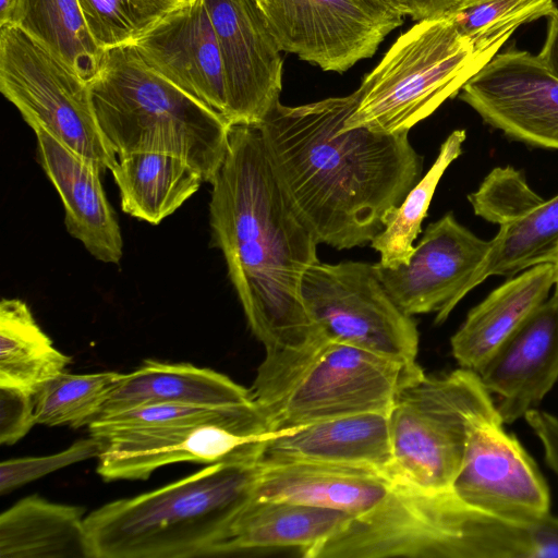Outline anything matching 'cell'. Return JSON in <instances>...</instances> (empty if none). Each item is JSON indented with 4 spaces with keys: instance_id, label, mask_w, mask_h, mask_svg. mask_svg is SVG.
<instances>
[{
    "instance_id": "cell-5",
    "label": "cell",
    "mask_w": 558,
    "mask_h": 558,
    "mask_svg": "<svg viewBox=\"0 0 558 558\" xmlns=\"http://www.w3.org/2000/svg\"><path fill=\"white\" fill-rule=\"evenodd\" d=\"M89 85L93 108L117 156H178L211 183L226 157L231 124L154 71L132 44L105 50Z\"/></svg>"
},
{
    "instance_id": "cell-40",
    "label": "cell",
    "mask_w": 558,
    "mask_h": 558,
    "mask_svg": "<svg viewBox=\"0 0 558 558\" xmlns=\"http://www.w3.org/2000/svg\"><path fill=\"white\" fill-rule=\"evenodd\" d=\"M19 0H0V26L11 23Z\"/></svg>"
},
{
    "instance_id": "cell-7",
    "label": "cell",
    "mask_w": 558,
    "mask_h": 558,
    "mask_svg": "<svg viewBox=\"0 0 558 558\" xmlns=\"http://www.w3.org/2000/svg\"><path fill=\"white\" fill-rule=\"evenodd\" d=\"M493 418L501 417L476 372L423 374L399 391L388 414L391 474L426 492L450 489L471 433Z\"/></svg>"
},
{
    "instance_id": "cell-33",
    "label": "cell",
    "mask_w": 558,
    "mask_h": 558,
    "mask_svg": "<svg viewBox=\"0 0 558 558\" xmlns=\"http://www.w3.org/2000/svg\"><path fill=\"white\" fill-rule=\"evenodd\" d=\"M99 48L132 44L170 11L190 0H77Z\"/></svg>"
},
{
    "instance_id": "cell-3",
    "label": "cell",
    "mask_w": 558,
    "mask_h": 558,
    "mask_svg": "<svg viewBox=\"0 0 558 558\" xmlns=\"http://www.w3.org/2000/svg\"><path fill=\"white\" fill-rule=\"evenodd\" d=\"M533 525L400 481L369 511L352 517L304 558H533Z\"/></svg>"
},
{
    "instance_id": "cell-13",
    "label": "cell",
    "mask_w": 558,
    "mask_h": 558,
    "mask_svg": "<svg viewBox=\"0 0 558 558\" xmlns=\"http://www.w3.org/2000/svg\"><path fill=\"white\" fill-rule=\"evenodd\" d=\"M490 245L492 240L478 238L448 213L426 227L407 265L373 266L403 313H435V323L442 324L468 294L466 287Z\"/></svg>"
},
{
    "instance_id": "cell-20",
    "label": "cell",
    "mask_w": 558,
    "mask_h": 558,
    "mask_svg": "<svg viewBox=\"0 0 558 558\" xmlns=\"http://www.w3.org/2000/svg\"><path fill=\"white\" fill-rule=\"evenodd\" d=\"M256 462L360 465L390 471L388 414L360 413L279 432L260 444Z\"/></svg>"
},
{
    "instance_id": "cell-34",
    "label": "cell",
    "mask_w": 558,
    "mask_h": 558,
    "mask_svg": "<svg viewBox=\"0 0 558 558\" xmlns=\"http://www.w3.org/2000/svg\"><path fill=\"white\" fill-rule=\"evenodd\" d=\"M468 199L475 215L499 227L544 201L529 186L523 174L511 167L495 168Z\"/></svg>"
},
{
    "instance_id": "cell-42",
    "label": "cell",
    "mask_w": 558,
    "mask_h": 558,
    "mask_svg": "<svg viewBox=\"0 0 558 558\" xmlns=\"http://www.w3.org/2000/svg\"><path fill=\"white\" fill-rule=\"evenodd\" d=\"M556 266H557V271H558V258H557V262H556ZM557 281H558V279H557Z\"/></svg>"
},
{
    "instance_id": "cell-28",
    "label": "cell",
    "mask_w": 558,
    "mask_h": 558,
    "mask_svg": "<svg viewBox=\"0 0 558 558\" xmlns=\"http://www.w3.org/2000/svg\"><path fill=\"white\" fill-rule=\"evenodd\" d=\"M558 258V194L518 219L500 226L483 263L472 276L468 293L492 276L512 277Z\"/></svg>"
},
{
    "instance_id": "cell-10",
    "label": "cell",
    "mask_w": 558,
    "mask_h": 558,
    "mask_svg": "<svg viewBox=\"0 0 558 558\" xmlns=\"http://www.w3.org/2000/svg\"><path fill=\"white\" fill-rule=\"evenodd\" d=\"M276 434L256 403L195 421L113 430L96 436L105 444L97 473L105 481L146 480L178 462H254L260 444Z\"/></svg>"
},
{
    "instance_id": "cell-31",
    "label": "cell",
    "mask_w": 558,
    "mask_h": 558,
    "mask_svg": "<svg viewBox=\"0 0 558 558\" xmlns=\"http://www.w3.org/2000/svg\"><path fill=\"white\" fill-rule=\"evenodd\" d=\"M123 374L61 373L34 393L36 424L46 426H88L101 412Z\"/></svg>"
},
{
    "instance_id": "cell-30",
    "label": "cell",
    "mask_w": 558,
    "mask_h": 558,
    "mask_svg": "<svg viewBox=\"0 0 558 558\" xmlns=\"http://www.w3.org/2000/svg\"><path fill=\"white\" fill-rule=\"evenodd\" d=\"M465 138V130H454L448 135L433 166L409 191L385 229L371 242L380 255L379 264L395 268L409 263L414 252L413 242L422 231L436 187L447 168L462 154Z\"/></svg>"
},
{
    "instance_id": "cell-19",
    "label": "cell",
    "mask_w": 558,
    "mask_h": 558,
    "mask_svg": "<svg viewBox=\"0 0 558 558\" xmlns=\"http://www.w3.org/2000/svg\"><path fill=\"white\" fill-rule=\"evenodd\" d=\"M32 129L37 138L39 162L63 203L66 230L95 258L119 263L123 241L101 185L102 168L66 147L43 128Z\"/></svg>"
},
{
    "instance_id": "cell-35",
    "label": "cell",
    "mask_w": 558,
    "mask_h": 558,
    "mask_svg": "<svg viewBox=\"0 0 558 558\" xmlns=\"http://www.w3.org/2000/svg\"><path fill=\"white\" fill-rule=\"evenodd\" d=\"M104 446L101 438L90 435V437L80 439L57 453L2 461L0 464V494L3 496L24 484L71 464L98 458Z\"/></svg>"
},
{
    "instance_id": "cell-4",
    "label": "cell",
    "mask_w": 558,
    "mask_h": 558,
    "mask_svg": "<svg viewBox=\"0 0 558 558\" xmlns=\"http://www.w3.org/2000/svg\"><path fill=\"white\" fill-rule=\"evenodd\" d=\"M257 462H221L84 518L92 558L214 556L251 495Z\"/></svg>"
},
{
    "instance_id": "cell-23",
    "label": "cell",
    "mask_w": 558,
    "mask_h": 558,
    "mask_svg": "<svg viewBox=\"0 0 558 558\" xmlns=\"http://www.w3.org/2000/svg\"><path fill=\"white\" fill-rule=\"evenodd\" d=\"M348 519L347 513L330 508L250 495L214 556L278 548H298L303 555Z\"/></svg>"
},
{
    "instance_id": "cell-36",
    "label": "cell",
    "mask_w": 558,
    "mask_h": 558,
    "mask_svg": "<svg viewBox=\"0 0 558 558\" xmlns=\"http://www.w3.org/2000/svg\"><path fill=\"white\" fill-rule=\"evenodd\" d=\"M36 424L34 395L0 386V442L13 445Z\"/></svg>"
},
{
    "instance_id": "cell-37",
    "label": "cell",
    "mask_w": 558,
    "mask_h": 558,
    "mask_svg": "<svg viewBox=\"0 0 558 558\" xmlns=\"http://www.w3.org/2000/svg\"><path fill=\"white\" fill-rule=\"evenodd\" d=\"M524 418L541 440L547 464L558 475V417L535 408Z\"/></svg>"
},
{
    "instance_id": "cell-39",
    "label": "cell",
    "mask_w": 558,
    "mask_h": 558,
    "mask_svg": "<svg viewBox=\"0 0 558 558\" xmlns=\"http://www.w3.org/2000/svg\"><path fill=\"white\" fill-rule=\"evenodd\" d=\"M548 19L546 39L536 57L549 74L558 80V12Z\"/></svg>"
},
{
    "instance_id": "cell-11",
    "label": "cell",
    "mask_w": 558,
    "mask_h": 558,
    "mask_svg": "<svg viewBox=\"0 0 558 558\" xmlns=\"http://www.w3.org/2000/svg\"><path fill=\"white\" fill-rule=\"evenodd\" d=\"M302 299L328 340L417 364L416 324L392 301L373 264L319 260L303 277Z\"/></svg>"
},
{
    "instance_id": "cell-8",
    "label": "cell",
    "mask_w": 558,
    "mask_h": 558,
    "mask_svg": "<svg viewBox=\"0 0 558 558\" xmlns=\"http://www.w3.org/2000/svg\"><path fill=\"white\" fill-rule=\"evenodd\" d=\"M423 374L418 364L327 340L256 404L271 433L360 413L389 414L399 391Z\"/></svg>"
},
{
    "instance_id": "cell-29",
    "label": "cell",
    "mask_w": 558,
    "mask_h": 558,
    "mask_svg": "<svg viewBox=\"0 0 558 558\" xmlns=\"http://www.w3.org/2000/svg\"><path fill=\"white\" fill-rule=\"evenodd\" d=\"M23 28L90 82L105 50L94 41L77 0H19L11 23Z\"/></svg>"
},
{
    "instance_id": "cell-27",
    "label": "cell",
    "mask_w": 558,
    "mask_h": 558,
    "mask_svg": "<svg viewBox=\"0 0 558 558\" xmlns=\"http://www.w3.org/2000/svg\"><path fill=\"white\" fill-rule=\"evenodd\" d=\"M70 362L69 355L53 347L23 301H1L0 386L34 395L63 373Z\"/></svg>"
},
{
    "instance_id": "cell-16",
    "label": "cell",
    "mask_w": 558,
    "mask_h": 558,
    "mask_svg": "<svg viewBox=\"0 0 558 558\" xmlns=\"http://www.w3.org/2000/svg\"><path fill=\"white\" fill-rule=\"evenodd\" d=\"M220 48L231 125L257 126L280 101L282 52L252 0H205Z\"/></svg>"
},
{
    "instance_id": "cell-6",
    "label": "cell",
    "mask_w": 558,
    "mask_h": 558,
    "mask_svg": "<svg viewBox=\"0 0 558 558\" xmlns=\"http://www.w3.org/2000/svg\"><path fill=\"white\" fill-rule=\"evenodd\" d=\"M490 60L474 49L448 15L417 21L364 76L344 129L409 132L459 95Z\"/></svg>"
},
{
    "instance_id": "cell-9",
    "label": "cell",
    "mask_w": 558,
    "mask_h": 558,
    "mask_svg": "<svg viewBox=\"0 0 558 558\" xmlns=\"http://www.w3.org/2000/svg\"><path fill=\"white\" fill-rule=\"evenodd\" d=\"M0 90L31 126L111 170L118 156L98 124L85 81L15 24L0 26Z\"/></svg>"
},
{
    "instance_id": "cell-21",
    "label": "cell",
    "mask_w": 558,
    "mask_h": 558,
    "mask_svg": "<svg viewBox=\"0 0 558 558\" xmlns=\"http://www.w3.org/2000/svg\"><path fill=\"white\" fill-rule=\"evenodd\" d=\"M399 482L389 470L371 466L257 462L251 495L330 508L352 518L383 502Z\"/></svg>"
},
{
    "instance_id": "cell-41",
    "label": "cell",
    "mask_w": 558,
    "mask_h": 558,
    "mask_svg": "<svg viewBox=\"0 0 558 558\" xmlns=\"http://www.w3.org/2000/svg\"><path fill=\"white\" fill-rule=\"evenodd\" d=\"M364 1H366L371 5L377 8L378 10H381L384 12L403 16L400 13L395 0H364Z\"/></svg>"
},
{
    "instance_id": "cell-38",
    "label": "cell",
    "mask_w": 558,
    "mask_h": 558,
    "mask_svg": "<svg viewBox=\"0 0 558 558\" xmlns=\"http://www.w3.org/2000/svg\"><path fill=\"white\" fill-rule=\"evenodd\" d=\"M400 13L414 21L446 14L462 0H395Z\"/></svg>"
},
{
    "instance_id": "cell-26",
    "label": "cell",
    "mask_w": 558,
    "mask_h": 558,
    "mask_svg": "<svg viewBox=\"0 0 558 558\" xmlns=\"http://www.w3.org/2000/svg\"><path fill=\"white\" fill-rule=\"evenodd\" d=\"M111 172L122 210L150 225L173 214L204 181L187 161L163 153L118 156Z\"/></svg>"
},
{
    "instance_id": "cell-22",
    "label": "cell",
    "mask_w": 558,
    "mask_h": 558,
    "mask_svg": "<svg viewBox=\"0 0 558 558\" xmlns=\"http://www.w3.org/2000/svg\"><path fill=\"white\" fill-rule=\"evenodd\" d=\"M557 279L556 264L533 266L512 276L471 308L450 340L460 367L477 372L547 300Z\"/></svg>"
},
{
    "instance_id": "cell-1",
    "label": "cell",
    "mask_w": 558,
    "mask_h": 558,
    "mask_svg": "<svg viewBox=\"0 0 558 558\" xmlns=\"http://www.w3.org/2000/svg\"><path fill=\"white\" fill-rule=\"evenodd\" d=\"M210 184L213 240L266 351L251 388L262 393L328 340L302 299L303 277L319 262L318 242L287 198L257 126L231 125Z\"/></svg>"
},
{
    "instance_id": "cell-12",
    "label": "cell",
    "mask_w": 558,
    "mask_h": 558,
    "mask_svg": "<svg viewBox=\"0 0 558 558\" xmlns=\"http://www.w3.org/2000/svg\"><path fill=\"white\" fill-rule=\"evenodd\" d=\"M279 49L343 73L371 58L403 16L364 0H252Z\"/></svg>"
},
{
    "instance_id": "cell-18",
    "label": "cell",
    "mask_w": 558,
    "mask_h": 558,
    "mask_svg": "<svg viewBox=\"0 0 558 558\" xmlns=\"http://www.w3.org/2000/svg\"><path fill=\"white\" fill-rule=\"evenodd\" d=\"M505 424L535 409L558 380V281L554 292L476 372Z\"/></svg>"
},
{
    "instance_id": "cell-17",
    "label": "cell",
    "mask_w": 558,
    "mask_h": 558,
    "mask_svg": "<svg viewBox=\"0 0 558 558\" xmlns=\"http://www.w3.org/2000/svg\"><path fill=\"white\" fill-rule=\"evenodd\" d=\"M132 45L154 71L227 120L222 58L205 0L170 11Z\"/></svg>"
},
{
    "instance_id": "cell-2",
    "label": "cell",
    "mask_w": 558,
    "mask_h": 558,
    "mask_svg": "<svg viewBox=\"0 0 558 558\" xmlns=\"http://www.w3.org/2000/svg\"><path fill=\"white\" fill-rule=\"evenodd\" d=\"M357 92L290 107L278 101L257 125L292 208L318 244L371 243L421 179L409 132L344 129Z\"/></svg>"
},
{
    "instance_id": "cell-15",
    "label": "cell",
    "mask_w": 558,
    "mask_h": 558,
    "mask_svg": "<svg viewBox=\"0 0 558 558\" xmlns=\"http://www.w3.org/2000/svg\"><path fill=\"white\" fill-rule=\"evenodd\" d=\"M501 418L477 425L451 489L464 502L499 517L531 522L550 513L548 486Z\"/></svg>"
},
{
    "instance_id": "cell-32",
    "label": "cell",
    "mask_w": 558,
    "mask_h": 558,
    "mask_svg": "<svg viewBox=\"0 0 558 558\" xmlns=\"http://www.w3.org/2000/svg\"><path fill=\"white\" fill-rule=\"evenodd\" d=\"M556 12L554 0H462L446 15L478 53L493 59L521 25Z\"/></svg>"
},
{
    "instance_id": "cell-14",
    "label": "cell",
    "mask_w": 558,
    "mask_h": 558,
    "mask_svg": "<svg viewBox=\"0 0 558 558\" xmlns=\"http://www.w3.org/2000/svg\"><path fill=\"white\" fill-rule=\"evenodd\" d=\"M459 98L508 137L558 149V80L536 56L497 53L465 83Z\"/></svg>"
},
{
    "instance_id": "cell-25",
    "label": "cell",
    "mask_w": 558,
    "mask_h": 558,
    "mask_svg": "<svg viewBox=\"0 0 558 558\" xmlns=\"http://www.w3.org/2000/svg\"><path fill=\"white\" fill-rule=\"evenodd\" d=\"M84 509L28 496L0 515V558H92Z\"/></svg>"
},
{
    "instance_id": "cell-24",
    "label": "cell",
    "mask_w": 558,
    "mask_h": 558,
    "mask_svg": "<svg viewBox=\"0 0 558 558\" xmlns=\"http://www.w3.org/2000/svg\"><path fill=\"white\" fill-rule=\"evenodd\" d=\"M153 403L234 408L255 401L250 389L210 368L147 360L122 375L99 414Z\"/></svg>"
}]
</instances>
